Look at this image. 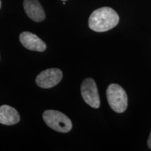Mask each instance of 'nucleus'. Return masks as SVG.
Returning <instances> with one entry per match:
<instances>
[{
  "instance_id": "f257e3e1",
  "label": "nucleus",
  "mask_w": 151,
  "mask_h": 151,
  "mask_svg": "<svg viewBox=\"0 0 151 151\" xmlns=\"http://www.w3.org/2000/svg\"><path fill=\"white\" fill-rule=\"evenodd\" d=\"M119 16L110 7H101L94 11L90 15L88 24L92 30L104 32L115 27L119 22Z\"/></svg>"
},
{
  "instance_id": "f03ea898",
  "label": "nucleus",
  "mask_w": 151,
  "mask_h": 151,
  "mask_svg": "<svg viewBox=\"0 0 151 151\" xmlns=\"http://www.w3.org/2000/svg\"><path fill=\"white\" fill-rule=\"evenodd\" d=\"M43 118L49 127L58 132L67 133L72 129L70 119L60 111L47 110L43 113Z\"/></svg>"
},
{
  "instance_id": "7ed1b4c3",
  "label": "nucleus",
  "mask_w": 151,
  "mask_h": 151,
  "mask_svg": "<svg viewBox=\"0 0 151 151\" xmlns=\"http://www.w3.org/2000/svg\"><path fill=\"white\" fill-rule=\"evenodd\" d=\"M106 97L111 108L116 113H123L128 104V97L125 91L118 84L109 85L106 90Z\"/></svg>"
},
{
  "instance_id": "20e7f679",
  "label": "nucleus",
  "mask_w": 151,
  "mask_h": 151,
  "mask_svg": "<svg viewBox=\"0 0 151 151\" xmlns=\"http://www.w3.org/2000/svg\"><path fill=\"white\" fill-rule=\"evenodd\" d=\"M81 95L85 102L94 109L100 106V99L95 81L91 78H86L83 81L81 88Z\"/></svg>"
},
{
  "instance_id": "39448f33",
  "label": "nucleus",
  "mask_w": 151,
  "mask_h": 151,
  "mask_svg": "<svg viewBox=\"0 0 151 151\" xmlns=\"http://www.w3.org/2000/svg\"><path fill=\"white\" fill-rule=\"evenodd\" d=\"M62 72L59 69L52 68L43 71L36 78L37 86L41 88H51L55 86L61 81Z\"/></svg>"
},
{
  "instance_id": "423d86ee",
  "label": "nucleus",
  "mask_w": 151,
  "mask_h": 151,
  "mask_svg": "<svg viewBox=\"0 0 151 151\" xmlns=\"http://www.w3.org/2000/svg\"><path fill=\"white\" fill-rule=\"evenodd\" d=\"M20 41L24 48L33 51L43 52L46 49L45 42L37 35L29 32H24L20 34Z\"/></svg>"
},
{
  "instance_id": "0eeeda50",
  "label": "nucleus",
  "mask_w": 151,
  "mask_h": 151,
  "mask_svg": "<svg viewBox=\"0 0 151 151\" xmlns=\"http://www.w3.org/2000/svg\"><path fill=\"white\" fill-rule=\"evenodd\" d=\"M24 9L29 18L35 22H41L46 18L43 9L39 0H24Z\"/></svg>"
},
{
  "instance_id": "6e6552de",
  "label": "nucleus",
  "mask_w": 151,
  "mask_h": 151,
  "mask_svg": "<svg viewBox=\"0 0 151 151\" xmlns=\"http://www.w3.org/2000/svg\"><path fill=\"white\" fill-rule=\"evenodd\" d=\"M20 121L18 111L8 105L0 106V123L6 125H12Z\"/></svg>"
},
{
  "instance_id": "1a4fd4ad",
  "label": "nucleus",
  "mask_w": 151,
  "mask_h": 151,
  "mask_svg": "<svg viewBox=\"0 0 151 151\" xmlns=\"http://www.w3.org/2000/svg\"><path fill=\"white\" fill-rule=\"evenodd\" d=\"M148 148L151 150V132H150V135H149V137L148 139Z\"/></svg>"
},
{
  "instance_id": "9d476101",
  "label": "nucleus",
  "mask_w": 151,
  "mask_h": 151,
  "mask_svg": "<svg viewBox=\"0 0 151 151\" xmlns=\"http://www.w3.org/2000/svg\"><path fill=\"white\" fill-rule=\"evenodd\" d=\"M1 0H0V8H1Z\"/></svg>"
},
{
  "instance_id": "9b49d317",
  "label": "nucleus",
  "mask_w": 151,
  "mask_h": 151,
  "mask_svg": "<svg viewBox=\"0 0 151 151\" xmlns=\"http://www.w3.org/2000/svg\"><path fill=\"white\" fill-rule=\"evenodd\" d=\"M62 1H67V0H62Z\"/></svg>"
}]
</instances>
